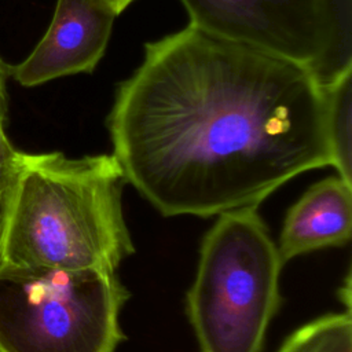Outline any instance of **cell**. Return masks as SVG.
I'll use <instances>...</instances> for the list:
<instances>
[{
    "instance_id": "6da1fadb",
    "label": "cell",
    "mask_w": 352,
    "mask_h": 352,
    "mask_svg": "<svg viewBox=\"0 0 352 352\" xmlns=\"http://www.w3.org/2000/svg\"><path fill=\"white\" fill-rule=\"evenodd\" d=\"M107 128L126 183L164 216L257 208L290 179L331 166L324 84L190 23L146 43Z\"/></svg>"
},
{
    "instance_id": "7a4b0ae2",
    "label": "cell",
    "mask_w": 352,
    "mask_h": 352,
    "mask_svg": "<svg viewBox=\"0 0 352 352\" xmlns=\"http://www.w3.org/2000/svg\"><path fill=\"white\" fill-rule=\"evenodd\" d=\"M125 183L113 154L22 151L0 265L116 272L133 253L122 210Z\"/></svg>"
},
{
    "instance_id": "3957f363",
    "label": "cell",
    "mask_w": 352,
    "mask_h": 352,
    "mask_svg": "<svg viewBox=\"0 0 352 352\" xmlns=\"http://www.w3.org/2000/svg\"><path fill=\"white\" fill-rule=\"evenodd\" d=\"M283 264L257 208L219 214L186 298L201 352H261L280 305Z\"/></svg>"
},
{
    "instance_id": "277c9868",
    "label": "cell",
    "mask_w": 352,
    "mask_h": 352,
    "mask_svg": "<svg viewBox=\"0 0 352 352\" xmlns=\"http://www.w3.org/2000/svg\"><path fill=\"white\" fill-rule=\"evenodd\" d=\"M128 298L116 272L0 265V352H116Z\"/></svg>"
},
{
    "instance_id": "5b68a950",
    "label": "cell",
    "mask_w": 352,
    "mask_h": 352,
    "mask_svg": "<svg viewBox=\"0 0 352 352\" xmlns=\"http://www.w3.org/2000/svg\"><path fill=\"white\" fill-rule=\"evenodd\" d=\"M190 25L292 60L329 84L352 69V0H180Z\"/></svg>"
},
{
    "instance_id": "8992f818",
    "label": "cell",
    "mask_w": 352,
    "mask_h": 352,
    "mask_svg": "<svg viewBox=\"0 0 352 352\" xmlns=\"http://www.w3.org/2000/svg\"><path fill=\"white\" fill-rule=\"evenodd\" d=\"M116 18L102 0H56L45 34L25 60L12 66L11 77L22 87H36L92 73L104 55Z\"/></svg>"
},
{
    "instance_id": "52a82bcc",
    "label": "cell",
    "mask_w": 352,
    "mask_h": 352,
    "mask_svg": "<svg viewBox=\"0 0 352 352\" xmlns=\"http://www.w3.org/2000/svg\"><path fill=\"white\" fill-rule=\"evenodd\" d=\"M352 231V183L338 175L312 184L287 210L278 242L283 263L314 250L342 246Z\"/></svg>"
},
{
    "instance_id": "ba28073f",
    "label": "cell",
    "mask_w": 352,
    "mask_h": 352,
    "mask_svg": "<svg viewBox=\"0 0 352 352\" xmlns=\"http://www.w3.org/2000/svg\"><path fill=\"white\" fill-rule=\"evenodd\" d=\"M326 87V128L331 166L337 175L352 183V69Z\"/></svg>"
},
{
    "instance_id": "9c48e42d",
    "label": "cell",
    "mask_w": 352,
    "mask_h": 352,
    "mask_svg": "<svg viewBox=\"0 0 352 352\" xmlns=\"http://www.w3.org/2000/svg\"><path fill=\"white\" fill-rule=\"evenodd\" d=\"M276 352H352L351 309L305 323L294 330Z\"/></svg>"
},
{
    "instance_id": "30bf717a",
    "label": "cell",
    "mask_w": 352,
    "mask_h": 352,
    "mask_svg": "<svg viewBox=\"0 0 352 352\" xmlns=\"http://www.w3.org/2000/svg\"><path fill=\"white\" fill-rule=\"evenodd\" d=\"M6 121L0 117V187H11L22 157L6 132Z\"/></svg>"
},
{
    "instance_id": "8fae6325",
    "label": "cell",
    "mask_w": 352,
    "mask_h": 352,
    "mask_svg": "<svg viewBox=\"0 0 352 352\" xmlns=\"http://www.w3.org/2000/svg\"><path fill=\"white\" fill-rule=\"evenodd\" d=\"M12 66H10L1 56H0V117L7 120L8 114V88L7 81L11 77Z\"/></svg>"
},
{
    "instance_id": "7c38bea8",
    "label": "cell",
    "mask_w": 352,
    "mask_h": 352,
    "mask_svg": "<svg viewBox=\"0 0 352 352\" xmlns=\"http://www.w3.org/2000/svg\"><path fill=\"white\" fill-rule=\"evenodd\" d=\"M10 190H11V187H0V248H1V239H3V232H4V223H6Z\"/></svg>"
},
{
    "instance_id": "4fadbf2b",
    "label": "cell",
    "mask_w": 352,
    "mask_h": 352,
    "mask_svg": "<svg viewBox=\"0 0 352 352\" xmlns=\"http://www.w3.org/2000/svg\"><path fill=\"white\" fill-rule=\"evenodd\" d=\"M102 1H104L116 12V15L118 16L135 0H102Z\"/></svg>"
}]
</instances>
